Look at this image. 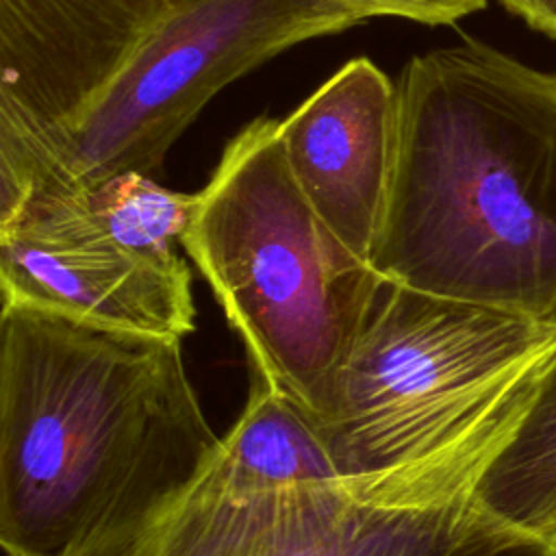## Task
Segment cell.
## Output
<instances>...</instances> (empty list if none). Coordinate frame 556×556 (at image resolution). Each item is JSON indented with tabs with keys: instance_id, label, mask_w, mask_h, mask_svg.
Wrapping results in <instances>:
<instances>
[{
	"instance_id": "3957f363",
	"label": "cell",
	"mask_w": 556,
	"mask_h": 556,
	"mask_svg": "<svg viewBox=\"0 0 556 556\" xmlns=\"http://www.w3.org/2000/svg\"><path fill=\"white\" fill-rule=\"evenodd\" d=\"M491 465L443 454L278 484L243 473L217 443L180 489L67 556H556V534L478 500Z\"/></svg>"
},
{
	"instance_id": "30bf717a",
	"label": "cell",
	"mask_w": 556,
	"mask_h": 556,
	"mask_svg": "<svg viewBox=\"0 0 556 556\" xmlns=\"http://www.w3.org/2000/svg\"><path fill=\"white\" fill-rule=\"evenodd\" d=\"M478 500L517 528L556 534V352L526 424L478 484Z\"/></svg>"
},
{
	"instance_id": "5b68a950",
	"label": "cell",
	"mask_w": 556,
	"mask_h": 556,
	"mask_svg": "<svg viewBox=\"0 0 556 556\" xmlns=\"http://www.w3.org/2000/svg\"><path fill=\"white\" fill-rule=\"evenodd\" d=\"M554 352L556 321L382 280L315 430L339 476L443 454L497 460Z\"/></svg>"
},
{
	"instance_id": "7c38bea8",
	"label": "cell",
	"mask_w": 556,
	"mask_h": 556,
	"mask_svg": "<svg viewBox=\"0 0 556 556\" xmlns=\"http://www.w3.org/2000/svg\"><path fill=\"white\" fill-rule=\"evenodd\" d=\"M352 13L361 22L369 17H400L426 26H447L476 11L489 0H326Z\"/></svg>"
},
{
	"instance_id": "277c9868",
	"label": "cell",
	"mask_w": 556,
	"mask_h": 556,
	"mask_svg": "<svg viewBox=\"0 0 556 556\" xmlns=\"http://www.w3.org/2000/svg\"><path fill=\"white\" fill-rule=\"evenodd\" d=\"M180 245L245 345L252 376L315 428L382 285L317 217L261 115L224 148Z\"/></svg>"
},
{
	"instance_id": "ba28073f",
	"label": "cell",
	"mask_w": 556,
	"mask_h": 556,
	"mask_svg": "<svg viewBox=\"0 0 556 556\" xmlns=\"http://www.w3.org/2000/svg\"><path fill=\"white\" fill-rule=\"evenodd\" d=\"M167 0H0V202L100 96Z\"/></svg>"
},
{
	"instance_id": "8fae6325",
	"label": "cell",
	"mask_w": 556,
	"mask_h": 556,
	"mask_svg": "<svg viewBox=\"0 0 556 556\" xmlns=\"http://www.w3.org/2000/svg\"><path fill=\"white\" fill-rule=\"evenodd\" d=\"M219 443L243 473L261 482L282 484L339 476L311 421L256 376H252L239 419Z\"/></svg>"
},
{
	"instance_id": "52a82bcc",
	"label": "cell",
	"mask_w": 556,
	"mask_h": 556,
	"mask_svg": "<svg viewBox=\"0 0 556 556\" xmlns=\"http://www.w3.org/2000/svg\"><path fill=\"white\" fill-rule=\"evenodd\" d=\"M2 302L98 326L180 339L195 330L182 256L124 248L96 219L85 187H41L0 213Z\"/></svg>"
},
{
	"instance_id": "9c48e42d",
	"label": "cell",
	"mask_w": 556,
	"mask_h": 556,
	"mask_svg": "<svg viewBox=\"0 0 556 556\" xmlns=\"http://www.w3.org/2000/svg\"><path fill=\"white\" fill-rule=\"evenodd\" d=\"M397 128V87L354 56L280 119L291 174L321 224L369 263L384 215Z\"/></svg>"
},
{
	"instance_id": "8992f818",
	"label": "cell",
	"mask_w": 556,
	"mask_h": 556,
	"mask_svg": "<svg viewBox=\"0 0 556 556\" xmlns=\"http://www.w3.org/2000/svg\"><path fill=\"white\" fill-rule=\"evenodd\" d=\"M363 24L326 0H167L122 67L37 156L15 208L41 187H93L161 172L169 148L237 78L280 52Z\"/></svg>"
},
{
	"instance_id": "7a4b0ae2",
	"label": "cell",
	"mask_w": 556,
	"mask_h": 556,
	"mask_svg": "<svg viewBox=\"0 0 556 556\" xmlns=\"http://www.w3.org/2000/svg\"><path fill=\"white\" fill-rule=\"evenodd\" d=\"M0 543L67 556L180 489L217 447L180 339L2 302Z\"/></svg>"
},
{
	"instance_id": "6da1fadb",
	"label": "cell",
	"mask_w": 556,
	"mask_h": 556,
	"mask_svg": "<svg viewBox=\"0 0 556 556\" xmlns=\"http://www.w3.org/2000/svg\"><path fill=\"white\" fill-rule=\"evenodd\" d=\"M395 87L369 265L415 291L556 321V74L463 39L413 54Z\"/></svg>"
},
{
	"instance_id": "4fadbf2b",
	"label": "cell",
	"mask_w": 556,
	"mask_h": 556,
	"mask_svg": "<svg viewBox=\"0 0 556 556\" xmlns=\"http://www.w3.org/2000/svg\"><path fill=\"white\" fill-rule=\"evenodd\" d=\"M530 28L556 39V0H497Z\"/></svg>"
}]
</instances>
